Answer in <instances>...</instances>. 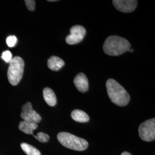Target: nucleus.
Segmentation results:
<instances>
[{"label": "nucleus", "instance_id": "aec40b11", "mask_svg": "<svg viewBox=\"0 0 155 155\" xmlns=\"http://www.w3.org/2000/svg\"><path fill=\"white\" fill-rule=\"evenodd\" d=\"M48 1H50V2H55V1H56V0H49Z\"/></svg>", "mask_w": 155, "mask_h": 155}, {"label": "nucleus", "instance_id": "f8f14e48", "mask_svg": "<svg viewBox=\"0 0 155 155\" xmlns=\"http://www.w3.org/2000/svg\"><path fill=\"white\" fill-rule=\"evenodd\" d=\"M38 127V126L37 124L25 121H21L18 125L19 129L27 134H33V130L36 129Z\"/></svg>", "mask_w": 155, "mask_h": 155}, {"label": "nucleus", "instance_id": "6e6552de", "mask_svg": "<svg viewBox=\"0 0 155 155\" xmlns=\"http://www.w3.org/2000/svg\"><path fill=\"white\" fill-rule=\"evenodd\" d=\"M113 5L117 10L124 13H130L136 9L137 1L134 0H114Z\"/></svg>", "mask_w": 155, "mask_h": 155}, {"label": "nucleus", "instance_id": "f257e3e1", "mask_svg": "<svg viewBox=\"0 0 155 155\" xmlns=\"http://www.w3.org/2000/svg\"><path fill=\"white\" fill-rule=\"evenodd\" d=\"M107 92L111 101L120 106L127 105L130 95L122 86L113 79H109L106 83Z\"/></svg>", "mask_w": 155, "mask_h": 155}, {"label": "nucleus", "instance_id": "7ed1b4c3", "mask_svg": "<svg viewBox=\"0 0 155 155\" xmlns=\"http://www.w3.org/2000/svg\"><path fill=\"white\" fill-rule=\"evenodd\" d=\"M57 138L63 146L75 150L82 151L87 149L89 145V143L84 139L68 132L58 133Z\"/></svg>", "mask_w": 155, "mask_h": 155}, {"label": "nucleus", "instance_id": "20e7f679", "mask_svg": "<svg viewBox=\"0 0 155 155\" xmlns=\"http://www.w3.org/2000/svg\"><path fill=\"white\" fill-rule=\"evenodd\" d=\"M24 68V61L21 58L15 56L9 62L8 70V78L9 83L16 86L22 79Z\"/></svg>", "mask_w": 155, "mask_h": 155}, {"label": "nucleus", "instance_id": "0eeeda50", "mask_svg": "<svg viewBox=\"0 0 155 155\" xmlns=\"http://www.w3.org/2000/svg\"><path fill=\"white\" fill-rule=\"evenodd\" d=\"M86 33V29L82 26L74 25L70 29V33L67 36L66 41L68 45L78 44L83 40Z\"/></svg>", "mask_w": 155, "mask_h": 155}, {"label": "nucleus", "instance_id": "f3484780", "mask_svg": "<svg viewBox=\"0 0 155 155\" xmlns=\"http://www.w3.org/2000/svg\"><path fill=\"white\" fill-rule=\"evenodd\" d=\"M1 58L5 61L6 63H9L12 59L11 52L9 51H5L3 52L1 55Z\"/></svg>", "mask_w": 155, "mask_h": 155}, {"label": "nucleus", "instance_id": "1a4fd4ad", "mask_svg": "<svg viewBox=\"0 0 155 155\" xmlns=\"http://www.w3.org/2000/svg\"><path fill=\"white\" fill-rule=\"evenodd\" d=\"M74 83L78 90L81 93H85L89 90V81L83 73H79L74 78Z\"/></svg>", "mask_w": 155, "mask_h": 155}, {"label": "nucleus", "instance_id": "6ab92c4d", "mask_svg": "<svg viewBox=\"0 0 155 155\" xmlns=\"http://www.w3.org/2000/svg\"><path fill=\"white\" fill-rule=\"evenodd\" d=\"M121 155H132L130 153H129V152H124L123 153H122Z\"/></svg>", "mask_w": 155, "mask_h": 155}, {"label": "nucleus", "instance_id": "dca6fc26", "mask_svg": "<svg viewBox=\"0 0 155 155\" xmlns=\"http://www.w3.org/2000/svg\"><path fill=\"white\" fill-rule=\"evenodd\" d=\"M17 39L15 36H9L6 39V44L9 47H13L17 43Z\"/></svg>", "mask_w": 155, "mask_h": 155}, {"label": "nucleus", "instance_id": "423d86ee", "mask_svg": "<svg viewBox=\"0 0 155 155\" xmlns=\"http://www.w3.org/2000/svg\"><path fill=\"white\" fill-rule=\"evenodd\" d=\"M20 116L23 121L38 124L41 121V117L38 113L33 110L31 102H28L22 106Z\"/></svg>", "mask_w": 155, "mask_h": 155}, {"label": "nucleus", "instance_id": "9b49d317", "mask_svg": "<svg viewBox=\"0 0 155 155\" xmlns=\"http://www.w3.org/2000/svg\"><path fill=\"white\" fill-rule=\"evenodd\" d=\"M43 97L46 103L50 106H54L56 105L57 100L55 94L52 89L45 87L43 90Z\"/></svg>", "mask_w": 155, "mask_h": 155}, {"label": "nucleus", "instance_id": "2eb2a0df", "mask_svg": "<svg viewBox=\"0 0 155 155\" xmlns=\"http://www.w3.org/2000/svg\"><path fill=\"white\" fill-rule=\"evenodd\" d=\"M33 136L41 143H46L50 139L49 136L47 134L43 132H39L36 136L33 135Z\"/></svg>", "mask_w": 155, "mask_h": 155}, {"label": "nucleus", "instance_id": "412c9836", "mask_svg": "<svg viewBox=\"0 0 155 155\" xmlns=\"http://www.w3.org/2000/svg\"><path fill=\"white\" fill-rule=\"evenodd\" d=\"M130 52H133V49H130Z\"/></svg>", "mask_w": 155, "mask_h": 155}, {"label": "nucleus", "instance_id": "ddd939ff", "mask_svg": "<svg viewBox=\"0 0 155 155\" xmlns=\"http://www.w3.org/2000/svg\"><path fill=\"white\" fill-rule=\"evenodd\" d=\"M71 116L74 121L78 122H87L90 120L89 116L86 113L79 109L72 111Z\"/></svg>", "mask_w": 155, "mask_h": 155}, {"label": "nucleus", "instance_id": "39448f33", "mask_svg": "<svg viewBox=\"0 0 155 155\" xmlns=\"http://www.w3.org/2000/svg\"><path fill=\"white\" fill-rule=\"evenodd\" d=\"M139 136L145 141L150 142L155 139V119L151 118L141 123L139 127Z\"/></svg>", "mask_w": 155, "mask_h": 155}, {"label": "nucleus", "instance_id": "4468645a", "mask_svg": "<svg viewBox=\"0 0 155 155\" xmlns=\"http://www.w3.org/2000/svg\"><path fill=\"white\" fill-rule=\"evenodd\" d=\"M21 148L25 154L27 155H41V153L39 150L27 143H21Z\"/></svg>", "mask_w": 155, "mask_h": 155}, {"label": "nucleus", "instance_id": "a211bd4d", "mask_svg": "<svg viewBox=\"0 0 155 155\" xmlns=\"http://www.w3.org/2000/svg\"><path fill=\"white\" fill-rule=\"evenodd\" d=\"M26 6L28 10L30 11H33L35 9V1L34 0H25V1Z\"/></svg>", "mask_w": 155, "mask_h": 155}, {"label": "nucleus", "instance_id": "f03ea898", "mask_svg": "<svg viewBox=\"0 0 155 155\" xmlns=\"http://www.w3.org/2000/svg\"><path fill=\"white\" fill-rule=\"evenodd\" d=\"M103 49L108 55L118 56L130 51L131 45L127 39L122 37L110 36L106 39Z\"/></svg>", "mask_w": 155, "mask_h": 155}, {"label": "nucleus", "instance_id": "9d476101", "mask_svg": "<svg viewBox=\"0 0 155 155\" xmlns=\"http://www.w3.org/2000/svg\"><path fill=\"white\" fill-rule=\"evenodd\" d=\"M47 65L48 68L52 71H58L60 69H61L64 65V61H63L61 58L52 56L50 57L47 61Z\"/></svg>", "mask_w": 155, "mask_h": 155}]
</instances>
